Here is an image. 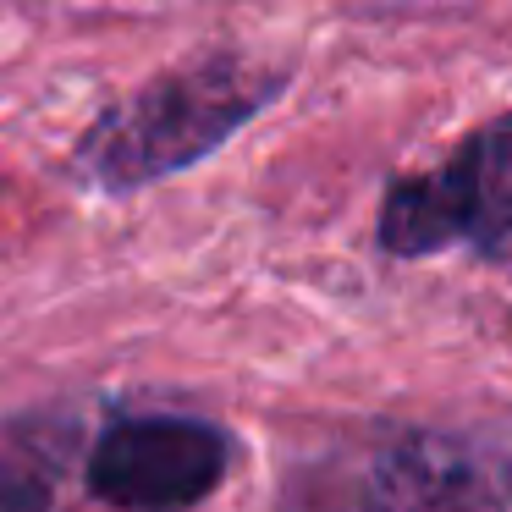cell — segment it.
<instances>
[{"instance_id":"cell-1","label":"cell","mask_w":512,"mask_h":512,"mask_svg":"<svg viewBox=\"0 0 512 512\" xmlns=\"http://www.w3.org/2000/svg\"><path fill=\"white\" fill-rule=\"evenodd\" d=\"M276 89V72H254L248 61H199L171 72L83 138V171L111 193L171 177L226 144Z\"/></svg>"},{"instance_id":"cell-2","label":"cell","mask_w":512,"mask_h":512,"mask_svg":"<svg viewBox=\"0 0 512 512\" xmlns=\"http://www.w3.org/2000/svg\"><path fill=\"white\" fill-rule=\"evenodd\" d=\"M380 243L391 254H441L474 243L479 254H512V111L479 127L446 166L402 177L380 210Z\"/></svg>"},{"instance_id":"cell-3","label":"cell","mask_w":512,"mask_h":512,"mask_svg":"<svg viewBox=\"0 0 512 512\" xmlns=\"http://www.w3.org/2000/svg\"><path fill=\"white\" fill-rule=\"evenodd\" d=\"M232 446L199 419H122L89 457V490L122 512H182L226 479Z\"/></svg>"},{"instance_id":"cell-4","label":"cell","mask_w":512,"mask_h":512,"mask_svg":"<svg viewBox=\"0 0 512 512\" xmlns=\"http://www.w3.org/2000/svg\"><path fill=\"white\" fill-rule=\"evenodd\" d=\"M358 512H512V452L463 435H408L364 468Z\"/></svg>"},{"instance_id":"cell-5","label":"cell","mask_w":512,"mask_h":512,"mask_svg":"<svg viewBox=\"0 0 512 512\" xmlns=\"http://www.w3.org/2000/svg\"><path fill=\"white\" fill-rule=\"evenodd\" d=\"M0 512H50V496L39 479H28L23 468L0 463Z\"/></svg>"}]
</instances>
